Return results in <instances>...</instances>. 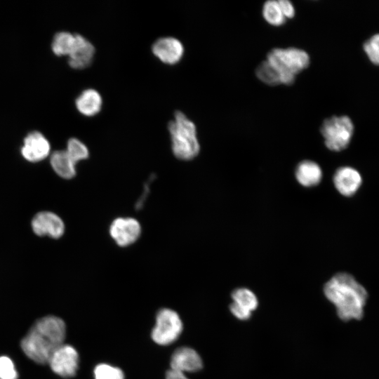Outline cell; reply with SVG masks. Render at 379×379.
Wrapping results in <instances>:
<instances>
[{
    "label": "cell",
    "mask_w": 379,
    "mask_h": 379,
    "mask_svg": "<svg viewBox=\"0 0 379 379\" xmlns=\"http://www.w3.org/2000/svg\"><path fill=\"white\" fill-rule=\"evenodd\" d=\"M66 326L62 319L47 316L37 320L21 342L24 353L37 364H48L54 352L64 344Z\"/></svg>",
    "instance_id": "6da1fadb"
},
{
    "label": "cell",
    "mask_w": 379,
    "mask_h": 379,
    "mask_svg": "<svg viewBox=\"0 0 379 379\" xmlns=\"http://www.w3.org/2000/svg\"><path fill=\"white\" fill-rule=\"evenodd\" d=\"M76 43V34L68 32H60L55 34L52 41V51L58 56L68 55Z\"/></svg>",
    "instance_id": "ac0fdd59"
},
{
    "label": "cell",
    "mask_w": 379,
    "mask_h": 379,
    "mask_svg": "<svg viewBox=\"0 0 379 379\" xmlns=\"http://www.w3.org/2000/svg\"><path fill=\"white\" fill-rule=\"evenodd\" d=\"M364 49L370 60L379 65V34L367 40L364 45Z\"/></svg>",
    "instance_id": "cb8c5ba5"
},
{
    "label": "cell",
    "mask_w": 379,
    "mask_h": 379,
    "mask_svg": "<svg viewBox=\"0 0 379 379\" xmlns=\"http://www.w3.org/2000/svg\"><path fill=\"white\" fill-rule=\"evenodd\" d=\"M75 105L81 114L93 117L100 112L102 98L98 91L88 88L79 95L75 100Z\"/></svg>",
    "instance_id": "2e32d148"
},
{
    "label": "cell",
    "mask_w": 379,
    "mask_h": 379,
    "mask_svg": "<svg viewBox=\"0 0 379 379\" xmlns=\"http://www.w3.org/2000/svg\"><path fill=\"white\" fill-rule=\"evenodd\" d=\"M75 34L76 43L68 56V64L73 69H84L92 62L95 49L93 44L84 36L79 34Z\"/></svg>",
    "instance_id": "4fadbf2b"
},
{
    "label": "cell",
    "mask_w": 379,
    "mask_h": 379,
    "mask_svg": "<svg viewBox=\"0 0 379 379\" xmlns=\"http://www.w3.org/2000/svg\"><path fill=\"white\" fill-rule=\"evenodd\" d=\"M320 131L326 147L339 152L348 146L353 135L354 125L347 116H333L323 121Z\"/></svg>",
    "instance_id": "5b68a950"
},
{
    "label": "cell",
    "mask_w": 379,
    "mask_h": 379,
    "mask_svg": "<svg viewBox=\"0 0 379 379\" xmlns=\"http://www.w3.org/2000/svg\"><path fill=\"white\" fill-rule=\"evenodd\" d=\"M0 379H18L13 362L5 356L0 357Z\"/></svg>",
    "instance_id": "d4e9b609"
},
{
    "label": "cell",
    "mask_w": 379,
    "mask_h": 379,
    "mask_svg": "<svg viewBox=\"0 0 379 379\" xmlns=\"http://www.w3.org/2000/svg\"><path fill=\"white\" fill-rule=\"evenodd\" d=\"M333 184L342 195L350 197L359 188L362 178L358 171L343 166L338 168L333 175Z\"/></svg>",
    "instance_id": "7c38bea8"
},
{
    "label": "cell",
    "mask_w": 379,
    "mask_h": 379,
    "mask_svg": "<svg viewBox=\"0 0 379 379\" xmlns=\"http://www.w3.org/2000/svg\"><path fill=\"white\" fill-rule=\"evenodd\" d=\"M230 310L239 320H248L251 317V312L243 309L234 302L230 304Z\"/></svg>",
    "instance_id": "484cf974"
},
{
    "label": "cell",
    "mask_w": 379,
    "mask_h": 379,
    "mask_svg": "<svg viewBox=\"0 0 379 379\" xmlns=\"http://www.w3.org/2000/svg\"><path fill=\"white\" fill-rule=\"evenodd\" d=\"M51 165L54 171L64 179H71L77 173L76 163L70 158L66 150H58L51 154Z\"/></svg>",
    "instance_id": "e0dca14e"
},
{
    "label": "cell",
    "mask_w": 379,
    "mask_h": 379,
    "mask_svg": "<svg viewBox=\"0 0 379 379\" xmlns=\"http://www.w3.org/2000/svg\"><path fill=\"white\" fill-rule=\"evenodd\" d=\"M255 75L264 84L269 86L281 84L279 76L266 60L261 62L255 69Z\"/></svg>",
    "instance_id": "7402d4cb"
},
{
    "label": "cell",
    "mask_w": 379,
    "mask_h": 379,
    "mask_svg": "<svg viewBox=\"0 0 379 379\" xmlns=\"http://www.w3.org/2000/svg\"><path fill=\"white\" fill-rule=\"evenodd\" d=\"M33 232L38 236H48L53 239L61 237L65 232L62 220L50 211L38 213L32 220Z\"/></svg>",
    "instance_id": "30bf717a"
},
{
    "label": "cell",
    "mask_w": 379,
    "mask_h": 379,
    "mask_svg": "<svg viewBox=\"0 0 379 379\" xmlns=\"http://www.w3.org/2000/svg\"><path fill=\"white\" fill-rule=\"evenodd\" d=\"M48 364L57 375L72 378L76 375L79 368V354L74 347L63 344L54 352Z\"/></svg>",
    "instance_id": "52a82bcc"
},
{
    "label": "cell",
    "mask_w": 379,
    "mask_h": 379,
    "mask_svg": "<svg viewBox=\"0 0 379 379\" xmlns=\"http://www.w3.org/2000/svg\"><path fill=\"white\" fill-rule=\"evenodd\" d=\"M295 176L302 186L311 187L321 182L322 171L317 163L311 160H303L297 165Z\"/></svg>",
    "instance_id": "9a60e30c"
},
{
    "label": "cell",
    "mask_w": 379,
    "mask_h": 379,
    "mask_svg": "<svg viewBox=\"0 0 379 379\" xmlns=\"http://www.w3.org/2000/svg\"><path fill=\"white\" fill-rule=\"evenodd\" d=\"M184 51L182 42L173 36L161 37L152 46L153 54L162 62L171 65L180 62Z\"/></svg>",
    "instance_id": "9c48e42d"
},
{
    "label": "cell",
    "mask_w": 379,
    "mask_h": 379,
    "mask_svg": "<svg viewBox=\"0 0 379 379\" xmlns=\"http://www.w3.org/2000/svg\"><path fill=\"white\" fill-rule=\"evenodd\" d=\"M266 60L277 73L281 84L291 85L296 75L308 67L310 57L299 48H274L268 52Z\"/></svg>",
    "instance_id": "277c9868"
},
{
    "label": "cell",
    "mask_w": 379,
    "mask_h": 379,
    "mask_svg": "<svg viewBox=\"0 0 379 379\" xmlns=\"http://www.w3.org/2000/svg\"><path fill=\"white\" fill-rule=\"evenodd\" d=\"M182 331V323L175 311L161 309L152 331V338L158 345H168L178 338Z\"/></svg>",
    "instance_id": "8992f818"
},
{
    "label": "cell",
    "mask_w": 379,
    "mask_h": 379,
    "mask_svg": "<svg viewBox=\"0 0 379 379\" xmlns=\"http://www.w3.org/2000/svg\"><path fill=\"white\" fill-rule=\"evenodd\" d=\"M51 145L46 137L39 131H32L24 139L21 154L28 161L39 162L49 155Z\"/></svg>",
    "instance_id": "8fae6325"
},
{
    "label": "cell",
    "mask_w": 379,
    "mask_h": 379,
    "mask_svg": "<svg viewBox=\"0 0 379 379\" xmlns=\"http://www.w3.org/2000/svg\"><path fill=\"white\" fill-rule=\"evenodd\" d=\"M279 2L286 19L293 18L295 14V9L292 2L288 0H279Z\"/></svg>",
    "instance_id": "4316f807"
},
{
    "label": "cell",
    "mask_w": 379,
    "mask_h": 379,
    "mask_svg": "<svg viewBox=\"0 0 379 379\" xmlns=\"http://www.w3.org/2000/svg\"><path fill=\"white\" fill-rule=\"evenodd\" d=\"M232 302L244 310L252 312L258 306V300L255 293L247 288H238L231 294Z\"/></svg>",
    "instance_id": "ffe728a7"
},
{
    "label": "cell",
    "mask_w": 379,
    "mask_h": 379,
    "mask_svg": "<svg viewBox=\"0 0 379 379\" xmlns=\"http://www.w3.org/2000/svg\"><path fill=\"white\" fill-rule=\"evenodd\" d=\"M109 235L121 247H127L134 244L140 237L141 225L133 218L119 217L109 225Z\"/></svg>",
    "instance_id": "ba28073f"
},
{
    "label": "cell",
    "mask_w": 379,
    "mask_h": 379,
    "mask_svg": "<svg viewBox=\"0 0 379 379\" xmlns=\"http://www.w3.org/2000/svg\"><path fill=\"white\" fill-rule=\"evenodd\" d=\"M171 149L174 156L183 161L195 158L200 152L197 127L183 112L176 111L168 123Z\"/></svg>",
    "instance_id": "3957f363"
},
{
    "label": "cell",
    "mask_w": 379,
    "mask_h": 379,
    "mask_svg": "<svg viewBox=\"0 0 379 379\" xmlns=\"http://www.w3.org/2000/svg\"><path fill=\"white\" fill-rule=\"evenodd\" d=\"M166 379H189L184 372L171 368L166 372Z\"/></svg>",
    "instance_id": "83f0119b"
},
{
    "label": "cell",
    "mask_w": 379,
    "mask_h": 379,
    "mask_svg": "<svg viewBox=\"0 0 379 379\" xmlns=\"http://www.w3.org/2000/svg\"><path fill=\"white\" fill-rule=\"evenodd\" d=\"M70 158L77 164L89 157V150L80 140L72 138L68 140L65 149Z\"/></svg>",
    "instance_id": "44dd1931"
},
{
    "label": "cell",
    "mask_w": 379,
    "mask_h": 379,
    "mask_svg": "<svg viewBox=\"0 0 379 379\" xmlns=\"http://www.w3.org/2000/svg\"><path fill=\"white\" fill-rule=\"evenodd\" d=\"M203 362L199 354L194 349L183 347L177 349L171 359V368L182 372H196L201 369Z\"/></svg>",
    "instance_id": "5bb4252c"
},
{
    "label": "cell",
    "mask_w": 379,
    "mask_h": 379,
    "mask_svg": "<svg viewBox=\"0 0 379 379\" xmlns=\"http://www.w3.org/2000/svg\"><path fill=\"white\" fill-rule=\"evenodd\" d=\"M324 293L335 307L341 320H359L364 316L368 294L351 274L345 272L335 274L324 285Z\"/></svg>",
    "instance_id": "7a4b0ae2"
},
{
    "label": "cell",
    "mask_w": 379,
    "mask_h": 379,
    "mask_svg": "<svg viewBox=\"0 0 379 379\" xmlns=\"http://www.w3.org/2000/svg\"><path fill=\"white\" fill-rule=\"evenodd\" d=\"M262 14L265 20L272 26H281L286 21L279 0H269L265 1L262 6Z\"/></svg>",
    "instance_id": "d6986e66"
},
{
    "label": "cell",
    "mask_w": 379,
    "mask_h": 379,
    "mask_svg": "<svg viewBox=\"0 0 379 379\" xmlns=\"http://www.w3.org/2000/svg\"><path fill=\"white\" fill-rule=\"evenodd\" d=\"M95 379H124L123 371L107 364H100L94 369Z\"/></svg>",
    "instance_id": "603a6c76"
}]
</instances>
